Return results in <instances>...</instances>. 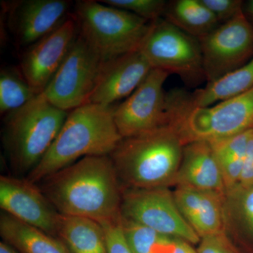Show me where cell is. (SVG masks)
<instances>
[{
    "label": "cell",
    "mask_w": 253,
    "mask_h": 253,
    "mask_svg": "<svg viewBox=\"0 0 253 253\" xmlns=\"http://www.w3.org/2000/svg\"><path fill=\"white\" fill-rule=\"evenodd\" d=\"M253 186V129L250 137L246 156L244 158V167L241 173L239 184L237 187L248 188Z\"/></svg>",
    "instance_id": "30"
},
{
    "label": "cell",
    "mask_w": 253,
    "mask_h": 253,
    "mask_svg": "<svg viewBox=\"0 0 253 253\" xmlns=\"http://www.w3.org/2000/svg\"><path fill=\"white\" fill-rule=\"evenodd\" d=\"M0 253H22L14 246L2 241L0 243Z\"/></svg>",
    "instance_id": "32"
},
{
    "label": "cell",
    "mask_w": 253,
    "mask_h": 253,
    "mask_svg": "<svg viewBox=\"0 0 253 253\" xmlns=\"http://www.w3.org/2000/svg\"><path fill=\"white\" fill-rule=\"evenodd\" d=\"M71 1L26 0L11 7V26L18 44L29 46L56 29L68 17Z\"/></svg>",
    "instance_id": "15"
},
{
    "label": "cell",
    "mask_w": 253,
    "mask_h": 253,
    "mask_svg": "<svg viewBox=\"0 0 253 253\" xmlns=\"http://www.w3.org/2000/svg\"><path fill=\"white\" fill-rule=\"evenodd\" d=\"M69 112L51 104L41 93L21 109L5 116L2 144L16 174L27 176L39 164Z\"/></svg>",
    "instance_id": "5"
},
{
    "label": "cell",
    "mask_w": 253,
    "mask_h": 253,
    "mask_svg": "<svg viewBox=\"0 0 253 253\" xmlns=\"http://www.w3.org/2000/svg\"><path fill=\"white\" fill-rule=\"evenodd\" d=\"M105 61L78 34L67 56L46 89V99L56 107L71 111L88 104Z\"/></svg>",
    "instance_id": "8"
},
{
    "label": "cell",
    "mask_w": 253,
    "mask_h": 253,
    "mask_svg": "<svg viewBox=\"0 0 253 253\" xmlns=\"http://www.w3.org/2000/svg\"><path fill=\"white\" fill-rule=\"evenodd\" d=\"M121 216L153 229L161 235L176 238L191 244L201 238L179 212L168 187L123 189Z\"/></svg>",
    "instance_id": "9"
},
{
    "label": "cell",
    "mask_w": 253,
    "mask_h": 253,
    "mask_svg": "<svg viewBox=\"0 0 253 253\" xmlns=\"http://www.w3.org/2000/svg\"><path fill=\"white\" fill-rule=\"evenodd\" d=\"M152 253H197L191 244L176 238L163 236L154 245Z\"/></svg>",
    "instance_id": "29"
},
{
    "label": "cell",
    "mask_w": 253,
    "mask_h": 253,
    "mask_svg": "<svg viewBox=\"0 0 253 253\" xmlns=\"http://www.w3.org/2000/svg\"><path fill=\"white\" fill-rule=\"evenodd\" d=\"M163 18L198 40L219 26L214 15L201 0L168 1Z\"/></svg>",
    "instance_id": "20"
},
{
    "label": "cell",
    "mask_w": 253,
    "mask_h": 253,
    "mask_svg": "<svg viewBox=\"0 0 253 253\" xmlns=\"http://www.w3.org/2000/svg\"><path fill=\"white\" fill-rule=\"evenodd\" d=\"M139 51L152 68L177 75L189 85L206 81L199 40L164 18L151 22Z\"/></svg>",
    "instance_id": "7"
},
{
    "label": "cell",
    "mask_w": 253,
    "mask_h": 253,
    "mask_svg": "<svg viewBox=\"0 0 253 253\" xmlns=\"http://www.w3.org/2000/svg\"><path fill=\"white\" fill-rule=\"evenodd\" d=\"M40 184L63 215L89 218L99 223L121 216L123 188L110 156L81 158Z\"/></svg>",
    "instance_id": "1"
},
{
    "label": "cell",
    "mask_w": 253,
    "mask_h": 253,
    "mask_svg": "<svg viewBox=\"0 0 253 253\" xmlns=\"http://www.w3.org/2000/svg\"><path fill=\"white\" fill-rule=\"evenodd\" d=\"M184 144L175 129L165 126L144 134L123 138L110 155L121 184L152 189L174 184Z\"/></svg>",
    "instance_id": "3"
},
{
    "label": "cell",
    "mask_w": 253,
    "mask_h": 253,
    "mask_svg": "<svg viewBox=\"0 0 253 253\" xmlns=\"http://www.w3.org/2000/svg\"><path fill=\"white\" fill-rule=\"evenodd\" d=\"M168 126L183 144L215 142L253 128V87L217 104L197 107L190 104L181 89L167 93Z\"/></svg>",
    "instance_id": "4"
},
{
    "label": "cell",
    "mask_w": 253,
    "mask_h": 253,
    "mask_svg": "<svg viewBox=\"0 0 253 253\" xmlns=\"http://www.w3.org/2000/svg\"><path fill=\"white\" fill-rule=\"evenodd\" d=\"M243 13H244L246 19L253 26V0L244 1Z\"/></svg>",
    "instance_id": "31"
},
{
    "label": "cell",
    "mask_w": 253,
    "mask_h": 253,
    "mask_svg": "<svg viewBox=\"0 0 253 253\" xmlns=\"http://www.w3.org/2000/svg\"><path fill=\"white\" fill-rule=\"evenodd\" d=\"M224 201L225 217H238L248 230L253 234V186L236 187L226 193Z\"/></svg>",
    "instance_id": "23"
},
{
    "label": "cell",
    "mask_w": 253,
    "mask_h": 253,
    "mask_svg": "<svg viewBox=\"0 0 253 253\" xmlns=\"http://www.w3.org/2000/svg\"><path fill=\"white\" fill-rule=\"evenodd\" d=\"M113 106L86 104L70 111L44 158L26 179L38 184L50 174L92 156H110L122 140Z\"/></svg>",
    "instance_id": "2"
},
{
    "label": "cell",
    "mask_w": 253,
    "mask_h": 253,
    "mask_svg": "<svg viewBox=\"0 0 253 253\" xmlns=\"http://www.w3.org/2000/svg\"><path fill=\"white\" fill-rule=\"evenodd\" d=\"M169 76L153 68L134 92L115 107V123L123 138L168 126L167 93L163 86Z\"/></svg>",
    "instance_id": "11"
},
{
    "label": "cell",
    "mask_w": 253,
    "mask_h": 253,
    "mask_svg": "<svg viewBox=\"0 0 253 253\" xmlns=\"http://www.w3.org/2000/svg\"><path fill=\"white\" fill-rule=\"evenodd\" d=\"M105 4L129 11L149 22L163 17L168 1L165 0H106Z\"/></svg>",
    "instance_id": "25"
},
{
    "label": "cell",
    "mask_w": 253,
    "mask_h": 253,
    "mask_svg": "<svg viewBox=\"0 0 253 253\" xmlns=\"http://www.w3.org/2000/svg\"><path fill=\"white\" fill-rule=\"evenodd\" d=\"M0 207L18 220L56 237L61 214L40 186L26 178L0 176Z\"/></svg>",
    "instance_id": "12"
},
{
    "label": "cell",
    "mask_w": 253,
    "mask_h": 253,
    "mask_svg": "<svg viewBox=\"0 0 253 253\" xmlns=\"http://www.w3.org/2000/svg\"><path fill=\"white\" fill-rule=\"evenodd\" d=\"M199 41L208 83L237 71L253 56V26L244 13Z\"/></svg>",
    "instance_id": "10"
},
{
    "label": "cell",
    "mask_w": 253,
    "mask_h": 253,
    "mask_svg": "<svg viewBox=\"0 0 253 253\" xmlns=\"http://www.w3.org/2000/svg\"><path fill=\"white\" fill-rule=\"evenodd\" d=\"M174 184L226 196L220 167L210 143L194 141L184 145Z\"/></svg>",
    "instance_id": "17"
},
{
    "label": "cell",
    "mask_w": 253,
    "mask_h": 253,
    "mask_svg": "<svg viewBox=\"0 0 253 253\" xmlns=\"http://www.w3.org/2000/svg\"><path fill=\"white\" fill-rule=\"evenodd\" d=\"M78 34L77 22L71 15L23 53L20 71L38 94L44 91L57 72Z\"/></svg>",
    "instance_id": "13"
},
{
    "label": "cell",
    "mask_w": 253,
    "mask_h": 253,
    "mask_svg": "<svg viewBox=\"0 0 253 253\" xmlns=\"http://www.w3.org/2000/svg\"><path fill=\"white\" fill-rule=\"evenodd\" d=\"M197 253H239L224 232L201 238Z\"/></svg>",
    "instance_id": "28"
},
{
    "label": "cell",
    "mask_w": 253,
    "mask_h": 253,
    "mask_svg": "<svg viewBox=\"0 0 253 253\" xmlns=\"http://www.w3.org/2000/svg\"><path fill=\"white\" fill-rule=\"evenodd\" d=\"M106 234L108 253H132L126 243L121 224V216L100 223Z\"/></svg>",
    "instance_id": "27"
},
{
    "label": "cell",
    "mask_w": 253,
    "mask_h": 253,
    "mask_svg": "<svg viewBox=\"0 0 253 253\" xmlns=\"http://www.w3.org/2000/svg\"><path fill=\"white\" fill-rule=\"evenodd\" d=\"M173 196L181 215L201 239L224 232L225 196L184 186H177Z\"/></svg>",
    "instance_id": "16"
},
{
    "label": "cell",
    "mask_w": 253,
    "mask_h": 253,
    "mask_svg": "<svg viewBox=\"0 0 253 253\" xmlns=\"http://www.w3.org/2000/svg\"><path fill=\"white\" fill-rule=\"evenodd\" d=\"M152 69L140 51L106 61L88 104L113 106L130 96Z\"/></svg>",
    "instance_id": "14"
},
{
    "label": "cell",
    "mask_w": 253,
    "mask_h": 253,
    "mask_svg": "<svg viewBox=\"0 0 253 253\" xmlns=\"http://www.w3.org/2000/svg\"><path fill=\"white\" fill-rule=\"evenodd\" d=\"M56 238L71 253H108L104 228L89 218L61 214Z\"/></svg>",
    "instance_id": "19"
},
{
    "label": "cell",
    "mask_w": 253,
    "mask_h": 253,
    "mask_svg": "<svg viewBox=\"0 0 253 253\" xmlns=\"http://www.w3.org/2000/svg\"><path fill=\"white\" fill-rule=\"evenodd\" d=\"M73 16L78 35L105 62L139 51L151 25L129 11L91 0L78 1Z\"/></svg>",
    "instance_id": "6"
},
{
    "label": "cell",
    "mask_w": 253,
    "mask_h": 253,
    "mask_svg": "<svg viewBox=\"0 0 253 253\" xmlns=\"http://www.w3.org/2000/svg\"><path fill=\"white\" fill-rule=\"evenodd\" d=\"M39 94L28 84L21 71L7 68L0 73V113L9 114L21 109Z\"/></svg>",
    "instance_id": "22"
},
{
    "label": "cell",
    "mask_w": 253,
    "mask_h": 253,
    "mask_svg": "<svg viewBox=\"0 0 253 253\" xmlns=\"http://www.w3.org/2000/svg\"><path fill=\"white\" fill-rule=\"evenodd\" d=\"M253 87V56L237 71L213 83H207L204 88L188 94L190 104L206 107L244 93Z\"/></svg>",
    "instance_id": "21"
},
{
    "label": "cell",
    "mask_w": 253,
    "mask_h": 253,
    "mask_svg": "<svg viewBox=\"0 0 253 253\" xmlns=\"http://www.w3.org/2000/svg\"><path fill=\"white\" fill-rule=\"evenodd\" d=\"M214 15L219 25L229 22L243 14L244 1L241 0H201Z\"/></svg>",
    "instance_id": "26"
},
{
    "label": "cell",
    "mask_w": 253,
    "mask_h": 253,
    "mask_svg": "<svg viewBox=\"0 0 253 253\" xmlns=\"http://www.w3.org/2000/svg\"><path fill=\"white\" fill-rule=\"evenodd\" d=\"M121 224L126 243L132 253H152L154 245L165 236L122 216Z\"/></svg>",
    "instance_id": "24"
},
{
    "label": "cell",
    "mask_w": 253,
    "mask_h": 253,
    "mask_svg": "<svg viewBox=\"0 0 253 253\" xmlns=\"http://www.w3.org/2000/svg\"><path fill=\"white\" fill-rule=\"evenodd\" d=\"M0 236L22 253H71L58 238L1 211Z\"/></svg>",
    "instance_id": "18"
}]
</instances>
